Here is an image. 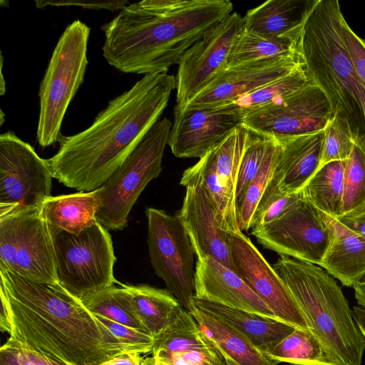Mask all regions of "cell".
<instances>
[{
    "label": "cell",
    "mask_w": 365,
    "mask_h": 365,
    "mask_svg": "<svg viewBox=\"0 0 365 365\" xmlns=\"http://www.w3.org/2000/svg\"><path fill=\"white\" fill-rule=\"evenodd\" d=\"M175 88L171 74L144 75L110 100L86 129L62 135L58 150L46 159L53 178L78 191L100 188L160 119Z\"/></svg>",
    "instance_id": "obj_1"
},
{
    "label": "cell",
    "mask_w": 365,
    "mask_h": 365,
    "mask_svg": "<svg viewBox=\"0 0 365 365\" xmlns=\"http://www.w3.org/2000/svg\"><path fill=\"white\" fill-rule=\"evenodd\" d=\"M0 298L9 312V337L69 365H100L133 352L59 284L0 269Z\"/></svg>",
    "instance_id": "obj_2"
},
{
    "label": "cell",
    "mask_w": 365,
    "mask_h": 365,
    "mask_svg": "<svg viewBox=\"0 0 365 365\" xmlns=\"http://www.w3.org/2000/svg\"><path fill=\"white\" fill-rule=\"evenodd\" d=\"M227 0H144L101 26L103 56L126 73H167L183 53L232 13Z\"/></svg>",
    "instance_id": "obj_3"
},
{
    "label": "cell",
    "mask_w": 365,
    "mask_h": 365,
    "mask_svg": "<svg viewBox=\"0 0 365 365\" xmlns=\"http://www.w3.org/2000/svg\"><path fill=\"white\" fill-rule=\"evenodd\" d=\"M337 0H319L304 25L302 48L306 71L324 92L333 115L348 125L354 142L365 143V89L341 31Z\"/></svg>",
    "instance_id": "obj_4"
},
{
    "label": "cell",
    "mask_w": 365,
    "mask_h": 365,
    "mask_svg": "<svg viewBox=\"0 0 365 365\" xmlns=\"http://www.w3.org/2000/svg\"><path fill=\"white\" fill-rule=\"evenodd\" d=\"M272 267L326 349L340 365H361L365 338L334 277L319 265L284 255Z\"/></svg>",
    "instance_id": "obj_5"
},
{
    "label": "cell",
    "mask_w": 365,
    "mask_h": 365,
    "mask_svg": "<svg viewBox=\"0 0 365 365\" xmlns=\"http://www.w3.org/2000/svg\"><path fill=\"white\" fill-rule=\"evenodd\" d=\"M91 29L76 19L60 36L39 86L36 139L43 148L58 142L66 110L83 82Z\"/></svg>",
    "instance_id": "obj_6"
},
{
    "label": "cell",
    "mask_w": 365,
    "mask_h": 365,
    "mask_svg": "<svg viewBox=\"0 0 365 365\" xmlns=\"http://www.w3.org/2000/svg\"><path fill=\"white\" fill-rule=\"evenodd\" d=\"M159 119L108 180L98 188L97 221L107 230H122L134 204L162 171V160L172 126Z\"/></svg>",
    "instance_id": "obj_7"
},
{
    "label": "cell",
    "mask_w": 365,
    "mask_h": 365,
    "mask_svg": "<svg viewBox=\"0 0 365 365\" xmlns=\"http://www.w3.org/2000/svg\"><path fill=\"white\" fill-rule=\"evenodd\" d=\"M0 269L36 282L59 284L53 237L42 205L0 207Z\"/></svg>",
    "instance_id": "obj_8"
},
{
    "label": "cell",
    "mask_w": 365,
    "mask_h": 365,
    "mask_svg": "<svg viewBox=\"0 0 365 365\" xmlns=\"http://www.w3.org/2000/svg\"><path fill=\"white\" fill-rule=\"evenodd\" d=\"M59 284L81 300L88 294L119 284L114 277L116 257L111 236L99 222L78 235H53Z\"/></svg>",
    "instance_id": "obj_9"
},
{
    "label": "cell",
    "mask_w": 365,
    "mask_h": 365,
    "mask_svg": "<svg viewBox=\"0 0 365 365\" xmlns=\"http://www.w3.org/2000/svg\"><path fill=\"white\" fill-rule=\"evenodd\" d=\"M149 257L155 273L167 290L191 314L195 311V252L178 217L146 207Z\"/></svg>",
    "instance_id": "obj_10"
},
{
    "label": "cell",
    "mask_w": 365,
    "mask_h": 365,
    "mask_svg": "<svg viewBox=\"0 0 365 365\" xmlns=\"http://www.w3.org/2000/svg\"><path fill=\"white\" fill-rule=\"evenodd\" d=\"M251 130L241 124L221 143L186 169L180 185H199L207 192L217 211L220 227L226 232L242 231L236 200L237 175Z\"/></svg>",
    "instance_id": "obj_11"
},
{
    "label": "cell",
    "mask_w": 365,
    "mask_h": 365,
    "mask_svg": "<svg viewBox=\"0 0 365 365\" xmlns=\"http://www.w3.org/2000/svg\"><path fill=\"white\" fill-rule=\"evenodd\" d=\"M251 234L280 256L319 266L335 237L331 218L304 198L276 220L252 227Z\"/></svg>",
    "instance_id": "obj_12"
},
{
    "label": "cell",
    "mask_w": 365,
    "mask_h": 365,
    "mask_svg": "<svg viewBox=\"0 0 365 365\" xmlns=\"http://www.w3.org/2000/svg\"><path fill=\"white\" fill-rule=\"evenodd\" d=\"M46 159L12 131L0 135V207L38 206L51 196Z\"/></svg>",
    "instance_id": "obj_13"
},
{
    "label": "cell",
    "mask_w": 365,
    "mask_h": 365,
    "mask_svg": "<svg viewBox=\"0 0 365 365\" xmlns=\"http://www.w3.org/2000/svg\"><path fill=\"white\" fill-rule=\"evenodd\" d=\"M332 117L327 96L311 81L281 103L247 115L242 124L279 140L324 130Z\"/></svg>",
    "instance_id": "obj_14"
},
{
    "label": "cell",
    "mask_w": 365,
    "mask_h": 365,
    "mask_svg": "<svg viewBox=\"0 0 365 365\" xmlns=\"http://www.w3.org/2000/svg\"><path fill=\"white\" fill-rule=\"evenodd\" d=\"M244 26L243 17L232 12L183 53L175 76L176 106L183 107L225 68L233 43Z\"/></svg>",
    "instance_id": "obj_15"
},
{
    "label": "cell",
    "mask_w": 365,
    "mask_h": 365,
    "mask_svg": "<svg viewBox=\"0 0 365 365\" xmlns=\"http://www.w3.org/2000/svg\"><path fill=\"white\" fill-rule=\"evenodd\" d=\"M232 269L279 320L310 330L290 291L242 231L226 232Z\"/></svg>",
    "instance_id": "obj_16"
},
{
    "label": "cell",
    "mask_w": 365,
    "mask_h": 365,
    "mask_svg": "<svg viewBox=\"0 0 365 365\" xmlns=\"http://www.w3.org/2000/svg\"><path fill=\"white\" fill-rule=\"evenodd\" d=\"M299 66H305L304 58L263 60L224 68L205 88L180 108L221 106L282 77Z\"/></svg>",
    "instance_id": "obj_17"
},
{
    "label": "cell",
    "mask_w": 365,
    "mask_h": 365,
    "mask_svg": "<svg viewBox=\"0 0 365 365\" xmlns=\"http://www.w3.org/2000/svg\"><path fill=\"white\" fill-rule=\"evenodd\" d=\"M242 124L240 116L217 108L174 107L168 145L178 158H201Z\"/></svg>",
    "instance_id": "obj_18"
},
{
    "label": "cell",
    "mask_w": 365,
    "mask_h": 365,
    "mask_svg": "<svg viewBox=\"0 0 365 365\" xmlns=\"http://www.w3.org/2000/svg\"><path fill=\"white\" fill-rule=\"evenodd\" d=\"M176 215L197 259L210 257L232 269L225 232L220 227L216 208L202 187L194 185L186 187L182 207Z\"/></svg>",
    "instance_id": "obj_19"
},
{
    "label": "cell",
    "mask_w": 365,
    "mask_h": 365,
    "mask_svg": "<svg viewBox=\"0 0 365 365\" xmlns=\"http://www.w3.org/2000/svg\"><path fill=\"white\" fill-rule=\"evenodd\" d=\"M195 297L277 319L235 271L210 257L197 259Z\"/></svg>",
    "instance_id": "obj_20"
},
{
    "label": "cell",
    "mask_w": 365,
    "mask_h": 365,
    "mask_svg": "<svg viewBox=\"0 0 365 365\" xmlns=\"http://www.w3.org/2000/svg\"><path fill=\"white\" fill-rule=\"evenodd\" d=\"M318 1H267L247 11L244 29L266 37L302 41L306 21Z\"/></svg>",
    "instance_id": "obj_21"
},
{
    "label": "cell",
    "mask_w": 365,
    "mask_h": 365,
    "mask_svg": "<svg viewBox=\"0 0 365 365\" xmlns=\"http://www.w3.org/2000/svg\"><path fill=\"white\" fill-rule=\"evenodd\" d=\"M277 140L282 152L272 180L282 192H299L320 167L324 130Z\"/></svg>",
    "instance_id": "obj_22"
},
{
    "label": "cell",
    "mask_w": 365,
    "mask_h": 365,
    "mask_svg": "<svg viewBox=\"0 0 365 365\" xmlns=\"http://www.w3.org/2000/svg\"><path fill=\"white\" fill-rule=\"evenodd\" d=\"M116 294L143 329L153 338L160 334L182 309L178 299L167 289L147 284L119 283Z\"/></svg>",
    "instance_id": "obj_23"
},
{
    "label": "cell",
    "mask_w": 365,
    "mask_h": 365,
    "mask_svg": "<svg viewBox=\"0 0 365 365\" xmlns=\"http://www.w3.org/2000/svg\"><path fill=\"white\" fill-rule=\"evenodd\" d=\"M193 304L195 308L207 312L236 329L264 354L295 329L294 327L278 319L195 296Z\"/></svg>",
    "instance_id": "obj_24"
},
{
    "label": "cell",
    "mask_w": 365,
    "mask_h": 365,
    "mask_svg": "<svg viewBox=\"0 0 365 365\" xmlns=\"http://www.w3.org/2000/svg\"><path fill=\"white\" fill-rule=\"evenodd\" d=\"M192 315L227 365H277L230 325L196 308Z\"/></svg>",
    "instance_id": "obj_25"
},
{
    "label": "cell",
    "mask_w": 365,
    "mask_h": 365,
    "mask_svg": "<svg viewBox=\"0 0 365 365\" xmlns=\"http://www.w3.org/2000/svg\"><path fill=\"white\" fill-rule=\"evenodd\" d=\"M98 194L97 189L46 198L42 204V211L52 235L61 231L78 235L98 223Z\"/></svg>",
    "instance_id": "obj_26"
},
{
    "label": "cell",
    "mask_w": 365,
    "mask_h": 365,
    "mask_svg": "<svg viewBox=\"0 0 365 365\" xmlns=\"http://www.w3.org/2000/svg\"><path fill=\"white\" fill-rule=\"evenodd\" d=\"M335 237L319 265L346 287L365 278V238L331 218Z\"/></svg>",
    "instance_id": "obj_27"
},
{
    "label": "cell",
    "mask_w": 365,
    "mask_h": 365,
    "mask_svg": "<svg viewBox=\"0 0 365 365\" xmlns=\"http://www.w3.org/2000/svg\"><path fill=\"white\" fill-rule=\"evenodd\" d=\"M311 81L305 66H299L282 77L214 108L236 114L243 119L260 108L281 103Z\"/></svg>",
    "instance_id": "obj_28"
},
{
    "label": "cell",
    "mask_w": 365,
    "mask_h": 365,
    "mask_svg": "<svg viewBox=\"0 0 365 365\" xmlns=\"http://www.w3.org/2000/svg\"><path fill=\"white\" fill-rule=\"evenodd\" d=\"M346 163L332 161L320 167L300 191L305 200L332 219L342 215Z\"/></svg>",
    "instance_id": "obj_29"
},
{
    "label": "cell",
    "mask_w": 365,
    "mask_h": 365,
    "mask_svg": "<svg viewBox=\"0 0 365 365\" xmlns=\"http://www.w3.org/2000/svg\"><path fill=\"white\" fill-rule=\"evenodd\" d=\"M302 42L266 37L244 29L233 43L225 68L263 60L304 58Z\"/></svg>",
    "instance_id": "obj_30"
},
{
    "label": "cell",
    "mask_w": 365,
    "mask_h": 365,
    "mask_svg": "<svg viewBox=\"0 0 365 365\" xmlns=\"http://www.w3.org/2000/svg\"><path fill=\"white\" fill-rule=\"evenodd\" d=\"M265 354L277 363L340 365L311 330L298 328H295Z\"/></svg>",
    "instance_id": "obj_31"
},
{
    "label": "cell",
    "mask_w": 365,
    "mask_h": 365,
    "mask_svg": "<svg viewBox=\"0 0 365 365\" xmlns=\"http://www.w3.org/2000/svg\"><path fill=\"white\" fill-rule=\"evenodd\" d=\"M153 339L152 351H195L220 354L212 342L200 329L192 314L183 308L177 317Z\"/></svg>",
    "instance_id": "obj_32"
},
{
    "label": "cell",
    "mask_w": 365,
    "mask_h": 365,
    "mask_svg": "<svg viewBox=\"0 0 365 365\" xmlns=\"http://www.w3.org/2000/svg\"><path fill=\"white\" fill-rule=\"evenodd\" d=\"M281 152L282 146L274 138L258 173L248 185L238 205V220L242 231L252 228L255 210L274 176Z\"/></svg>",
    "instance_id": "obj_33"
},
{
    "label": "cell",
    "mask_w": 365,
    "mask_h": 365,
    "mask_svg": "<svg viewBox=\"0 0 365 365\" xmlns=\"http://www.w3.org/2000/svg\"><path fill=\"white\" fill-rule=\"evenodd\" d=\"M364 207L365 143L354 142L345 166L341 215L356 212Z\"/></svg>",
    "instance_id": "obj_34"
},
{
    "label": "cell",
    "mask_w": 365,
    "mask_h": 365,
    "mask_svg": "<svg viewBox=\"0 0 365 365\" xmlns=\"http://www.w3.org/2000/svg\"><path fill=\"white\" fill-rule=\"evenodd\" d=\"M274 138L251 130L249 142L240 163L236 200L237 207L250 182L258 173Z\"/></svg>",
    "instance_id": "obj_35"
},
{
    "label": "cell",
    "mask_w": 365,
    "mask_h": 365,
    "mask_svg": "<svg viewBox=\"0 0 365 365\" xmlns=\"http://www.w3.org/2000/svg\"><path fill=\"white\" fill-rule=\"evenodd\" d=\"M81 301L93 314H98L113 322L144 330L118 299L115 285L88 294Z\"/></svg>",
    "instance_id": "obj_36"
},
{
    "label": "cell",
    "mask_w": 365,
    "mask_h": 365,
    "mask_svg": "<svg viewBox=\"0 0 365 365\" xmlns=\"http://www.w3.org/2000/svg\"><path fill=\"white\" fill-rule=\"evenodd\" d=\"M302 198L301 192L291 194L282 192L272 179L257 206L252 228L276 220L297 205Z\"/></svg>",
    "instance_id": "obj_37"
},
{
    "label": "cell",
    "mask_w": 365,
    "mask_h": 365,
    "mask_svg": "<svg viewBox=\"0 0 365 365\" xmlns=\"http://www.w3.org/2000/svg\"><path fill=\"white\" fill-rule=\"evenodd\" d=\"M354 145V140L347 124L339 117L333 115L324 130L320 167L332 161L347 160Z\"/></svg>",
    "instance_id": "obj_38"
},
{
    "label": "cell",
    "mask_w": 365,
    "mask_h": 365,
    "mask_svg": "<svg viewBox=\"0 0 365 365\" xmlns=\"http://www.w3.org/2000/svg\"><path fill=\"white\" fill-rule=\"evenodd\" d=\"M0 365H69L9 337L0 348Z\"/></svg>",
    "instance_id": "obj_39"
},
{
    "label": "cell",
    "mask_w": 365,
    "mask_h": 365,
    "mask_svg": "<svg viewBox=\"0 0 365 365\" xmlns=\"http://www.w3.org/2000/svg\"><path fill=\"white\" fill-rule=\"evenodd\" d=\"M151 353V356L142 358L140 365H227L220 354L161 350Z\"/></svg>",
    "instance_id": "obj_40"
},
{
    "label": "cell",
    "mask_w": 365,
    "mask_h": 365,
    "mask_svg": "<svg viewBox=\"0 0 365 365\" xmlns=\"http://www.w3.org/2000/svg\"><path fill=\"white\" fill-rule=\"evenodd\" d=\"M93 315L115 338L133 352L141 354L152 351L154 339L147 331L113 322L98 314Z\"/></svg>",
    "instance_id": "obj_41"
},
{
    "label": "cell",
    "mask_w": 365,
    "mask_h": 365,
    "mask_svg": "<svg viewBox=\"0 0 365 365\" xmlns=\"http://www.w3.org/2000/svg\"><path fill=\"white\" fill-rule=\"evenodd\" d=\"M341 31L353 65L365 89V40L355 34L344 17L341 21Z\"/></svg>",
    "instance_id": "obj_42"
},
{
    "label": "cell",
    "mask_w": 365,
    "mask_h": 365,
    "mask_svg": "<svg viewBox=\"0 0 365 365\" xmlns=\"http://www.w3.org/2000/svg\"><path fill=\"white\" fill-rule=\"evenodd\" d=\"M36 6L38 9H42L47 6H81L85 9H106L110 11L121 10L128 4L127 0L119 1H35Z\"/></svg>",
    "instance_id": "obj_43"
},
{
    "label": "cell",
    "mask_w": 365,
    "mask_h": 365,
    "mask_svg": "<svg viewBox=\"0 0 365 365\" xmlns=\"http://www.w3.org/2000/svg\"><path fill=\"white\" fill-rule=\"evenodd\" d=\"M334 220L345 228L365 238V207L356 212L341 215Z\"/></svg>",
    "instance_id": "obj_44"
},
{
    "label": "cell",
    "mask_w": 365,
    "mask_h": 365,
    "mask_svg": "<svg viewBox=\"0 0 365 365\" xmlns=\"http://www.w3.org/2000/svg\"><path fill=\"white\" fill-rule=\"evenodd\" d=\"M142 357L136 352H127L105 361L100 365H140Z\"/></svg>",
    "instance_id": "obj_45"
},
{
    "label": "cell",
    "mask_w": 365,
    "mask_h": 365,
    "mask_svg": "<svg viewBox=\"0 0 365 365\" xmlns=\"http://www.w3.org/2000/svg\"><path fill=\"white\" fill-rule=\"evenodd\" d=\"M352 312L354 319L365 338V309L356 306Z\"/></svg>",
    "instance_id": "obj_46"
},
{
    "label": "cell",
    "mask_w": 365,
    "mask_h": 365,
    "mask_svg": "<svg viewBox=\"0 0 365 365\" xmlns=\"http://www.w3.org/2000/svg\"><path fill=\"white\" fill-rule=\"evenodd\" d=\"M354 297L359 307L365 309V278L354 287Z\"/></svg>",
    "instance_id": "obj_47"
},
{
    "label": "cell",
    "mask_w": 365,
    "mask_h": 365,
    "mask_svg": "<svg viewBox=\"0 0 365 365\" xmlns=\"http://www.w3.org/2000/svg\"><path fill=\"white\" fill-rule=\"evenodd\" d=\"M2 67H3V56L1 53V88H0V93L1 95L3 96L6 93V86H5V81L4 80L3 77V73H2Z\"/></svg>",
    "instance_id": "obj_48"
},
{
    "label": "cell",
    "mask_w": 365,
    "mask_h": 365,
    "mask_svg": "<svg viewBox=\"0 0 365 365\" xmlns=\"http://www.w3.org/2000/svg\"><path fill=\"white\" fill-rule=\"evenodd\" d=\"M1 125H2L3 123V121H4V118H3V116H4V113L2 111H1Z\"/></svg>",
    "instance_id": "obj_49"
}]
</instances>
